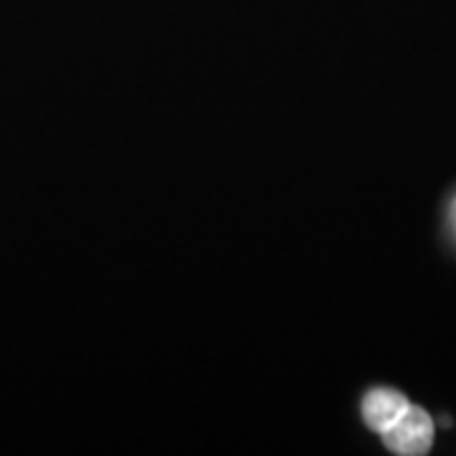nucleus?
Segmentation results:
<instances>
[{"instance_id": "3", "label": "nucleus", "mask_w": 456, "mask_h": 456, "mask_svg": "<svg viewBox=\"0 0 456 456\" xmlns=\"http://www.w3.org/2000/svg\"><path fill=\"white\" fill-rule=\"evenodd\" d=\"M454 224H456V203H454Z\"/></svg>"}, {"instance_id": "2", "label": "nucleus", "mask_w": 456, "mask_h": 456, "mask_svg": "<svg viewBox=\"0 0 456 456\" xmlns=\"http://www.w3.org/2000/svg\"><path fill=\"white\" fill-rule=\"evenodd\" d=\"M411 406L406 395L393 388H373L362 398V419L368 428H373L378 434H383L386 428H391Z\"/></svg>"}, {"instance_id": "1", "label": "nucleus", "mask_w": 456, "mask_h": 456, "mask_svg": "<svg viewBox=\"0 0 456 456\" xmlns=\"http://www.w3.org/2000/svg\"><path fill=\"white\" fill-rule=\"evenodd\" d=\"M383 444L388 452L398 456H421L428 454L434 444V421L424 408L408 406L406 413L383 434Z\"/></svg>"}]
</instances>
